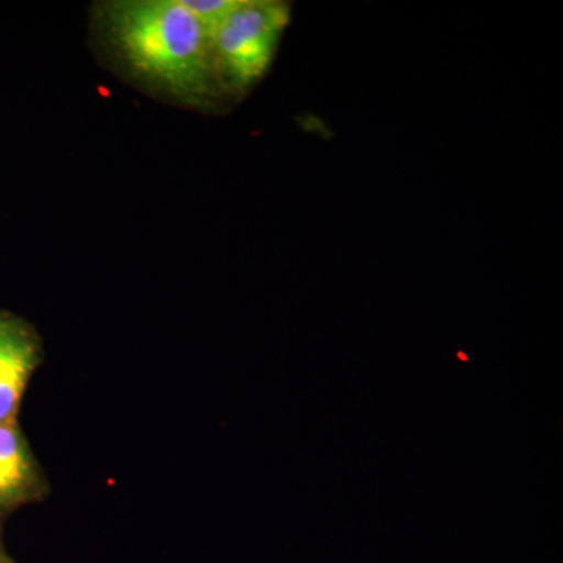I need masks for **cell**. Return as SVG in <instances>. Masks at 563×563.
<instances>
[{"instance_id": "6", "label": "cell", "mask_w": 563, "mask_h": 563, "mask_svg": "<svg viewBox=\"0 0 563 563\" xmlns=\"http://www.w3.org/2000/svg\"><path fill=\"white\" fill-rule=\"evenodd\" d=\"M5 521L0 518V563H18L7 551L5 543H3V531H5Z\"/></svg>"}, {"instance_id": "5", "label": "cell", "mask_w": 563, "mask_h": 563, "mask_svg": "<svg viewBox=\"0 0 563 563\" xmlns=\"http://www.w3.org/2000/svg\"><path fill=\"white\" fill-rule=\"evenodd\" d=\"M180 2L196 20L201 22L202 27L210 35L213 29L231 13L239 0H180Z\"/></svg>"}, {"instance_id": "4", "label": "cell", "mask_w": 563, "mask_h": 563, "mask_svg": "<svg viewBox=\"0 0 563 563\" xmlns=\"http://www.w3.org/2000/svg\"><path fill=\"white\" fill-rule=\"evenodd\" d=\"M51 483L18 421L0 424V518L43 503Z\"/></svg>"}, {"instance_id": "2", "label": "cell", "mask_w": 563, "mask_h": 563, "mask_svg": "<svg viewBox=\"0 0 563 563\" xmlns=\"http://www.w3.org/2000/svg\"><path fill=\"white\" fill-rule=\"evenodd\" d=\"M290 22L280 0H239L210 33L211 55L222 91L244 95L268 73Z\"/></svg>"}, {"instance_id": "3", "label": "cell", "mask_w": 563, "mask_h": 563, "mask_svg": "<svg viewBox=\"0 0 563 563\" xmlns=\"http://www.w3.org/2000/svg\"><path fill=\"white\" fill-rule=\"evenodd\" d=\"M44 357L43 339L35 324L0 309V424L18 421L25 391Z\"/></svg>"}, {"instance_id": "1", "label": "cell", "mask_w": 563, "mask_h": 563, "mask_svg": "<svg viewBox=\"0 0 563 563\" xmlns=\"http://www.w3.org/2000/svg\"><path fill=\"white\" fill-rule=\"evenodd\" d=\"M92 32L114 65L155 96L206 110L224 95L209 33L180 0L95 3Z\"/></svg>"}]
</instances>
